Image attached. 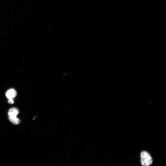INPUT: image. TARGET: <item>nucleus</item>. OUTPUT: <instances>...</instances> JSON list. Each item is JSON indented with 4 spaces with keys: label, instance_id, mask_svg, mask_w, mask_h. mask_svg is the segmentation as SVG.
I'll list each match as a JSON object with an SVG mask.
<instances>
[{
    "label": "nucleus",
    "instance_id": "2",
    "mask_svg": "<svg viewBox=\"0 0 166 166\" xmlns=\"http://www.w3.org/2000/svg\"><path fill=\"white\" fill-rule=\"evenodd\" d=\"M141 163L142 165L148 166L151 165L153 162L152 157L147 152H142L141 154Z\"/></svg>",
    "mask_w": 166,
    "mask_h": 166
},
{
    "label": "nucleus",
    "instance_id": "1",
    "mask_svg": "<svg viewBox=\"0 0 166 166\" xmlns=\"http://www.w3.org/2000/svg\"><path fill=\"white\" fill-rule=\"evenodd\" d=\"M19 113V110L15 107L10 109L8 112V118L10 121L15 125L19 124L20 120L17 118V116Z\"/></svg>",
    "mask_w": 166,
    "mask_h": 166
},
{
    "label": "nucleus",
    "instance_id": "4",
    "mask_svg": "<svg viewBox=\"0 0 166 166\" xmlns=\"http://www.w3.org/2000/svg\"><path fill=\"white\" fill-rule=\"evenodd\" d=\"M8 104H13L14 103V101L13 100V99H9V100L8 101Z\"/></svg>",
    "mask_w": 166,
    "mask_h": 166
},
{
    "label": "nucleus",
    "instance_id": "3",
    "mask_svg": "<svg viewBox=\"0 0 166 166\" xmlns=\"http://www.w3.org/2000/svg\"><path fill=\"white\" fill-rule=\"evenodd\" d=\"M17 95L16 91L13 89H11L8 90L6 92V96L8 99H13Z\"/></svg>",
    "mask_w": 166,
    "mask_h": 166
}]
</instances>
